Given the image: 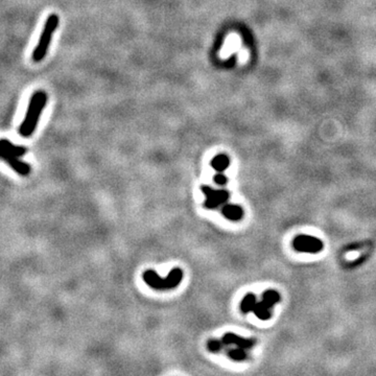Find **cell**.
<instances>
[{"mask_svg":"<svg viewBox=\"0 0 376 376\" xmlns=\"http://www.w3.org/2000/svg\"><path fill=\"white\" fill-rule=\"evenodd\" d=\"M143 278L146 284L157 291H166L176 289L183 279V271L180 268L172 269L166 278H161L153 270H148L144 273Z\"/></svg>","mask_w":376,"mask_h":376,"instance_id":"cell-2","label":"cell"},{"mask_svg":"<svg viewBox=\"0 0 376 376\" xmlns=\"http://www.w3.org/2000/svg\"><path fill=\"white\" fill-rule=\"evenodd\" d=\"M46 103L47 94L42 90L36 91L31 96L27 112L19 128V133L22 137H29L31 134H34Z\"/></svg>","mask_w":376,"mask_h":376,"instance_id":"cell-1","label":"cell"},{"mask_svg":"<svg viewBox=\"0 0 376 376\" xmlns=\"http://www.w3.org/2000/svg\"><path fill=\"white\" fill-rule=\"evenodd\" d=\"M223 215L232 222H239L244 216V209L239 205H233V204H226L222 208Z\"/></svg>","mask_w":376,"mask_h":376,"instance_id":"cell-8","label":"cell"},{"mask_svg":"<svg viewBox=\"0 0 376 376\" xmlns=\"http://www.w3.org/2000/svg\"><path fill=\"white\" fill-rule=\"evenodd\" d=\"M213 180L219 186H224L228 183V178L223 174V172H217V174L214 176Z\"/></svg>","mask_w":376,"mask_h":376,"instance_id":"cell-16","label":"cell"},{"mask_svg":"<svg viewBox=\"0 0 376 376\" xmlns=\"http://www.w3.org/2000/svg\"><path fill=\"white\" fill-rule=\"evenodd\" d=\"M229 165H230V159H229V157L225 154H219L215 156L211 161V166L217 172L225 171L229 167Z\"/></svg>","mask_w":376,"mask_h":376,"instance_id":"cell-10","label":"cell"},{"mask_svg":"<svg viewBox=\"0 0 376 376\" xmlns=\"http://www.w3.org/2000/svg\"><path fill=\"white\" fill-rule=\"evenodd\" d=\"M0 149L7 151L8 153L16 156V157H22L27 153V149L24 147H18L13 145L10 140L8 139H0Z\"/></svg>","mask_w":376,"mask_h":376,"instance_id":"cell-9","label":"cell"},{"mask_svg":"<svg viewBox=\"0 0 376 376\" xmlns=\"http://www.w3.org/2000/svg\"><path fill=\"white\" fill-rule=\"evenodd\" d=\"M223 341H218L215 339L209 340L207 343V349L212 353H217L223 348Z\"/></svg>","mask_w":376,"mask_h":376,"instance_id":"cell-15","label":"cell"},{"mask_svg":"<svg viewBox=\"0 0 376 376\" xmlns=\"http://www.w3.org/2000/svg\"><path fill=\"white\" fill-rule=\"evenodd\" d=\"M222 341H223L224 345H235V346H238V347L243 348V349H246V350L252 348L256 343L255 340L245 339V338H242V337L235 335L233 333L226 334L223 337Z\"/></svg>","mask_w":376,"mask_h":376,"instance_id":"cell-7","label":"cell"},{"mask_svg":"<svg viewBox=\"0 0 376 376\" xmlns=\"http://www.w3.org/2000/svg\"><path fill=\"white\" fill-rule=\"evenodd\" d=\"M228 356L235 362H243L248 358V354L246 352V349L243 348H237V349H230L228 350Z\"/></svg>","mask_w":376,"mask_h":376,"instance_id":"cell-14","label":"cell"},{"mask_svg":"<svg viewBox=\"0 0 376 376\" xmlns=\"http://www.w3.org/2000/svg\"><path fill=\"white\" fill-rule=\"evenodd\" d=\"M59 22H60V19L56 14L49 16V18H47L45 22L42 34L40 36L38 45L36 46V49L33 53V60L35 62L37 63L41 62L45 58L47 51H49V47L53 39V36L55 34L56 29L59 26Z\"/></svg>","mask_w":376,"mask_h":376,"instance_id":"cell-3","label":"cell"},{"mask_svg":"<svg viewBox=\"0 0 376 376\" xmlns=\"http://www.w3.org/2000/svg\"><path fill=\"white\" fill-rule=\"evenodd\" d=\"M280 301V295L278 292L274 290H268L262 294V302L272 308L274 305H276Z\"/></svg>","mask_w":376,"mask_h":376,"instance_id":"cell-13","label":"cell"},{"mask_svg":"<svg viewBox=\"0 0 376 376\" xmlns=\"http://www.w3.org/2000/svg\"><path fill=\"white\" fill-rule=\"evenodd\" d=\"M293 248L297 252L317 254L323 250L324 245L321 240L310 235H298L293 241Z\"/></svg>","mask_w":376,"mask_h":376,"instance_id":"cell-4","label":"cell"},{"mask_svg":"<svg viewBox=\"0 0 376 376\" xmlns=\"http://www.w3.org/2000/svg\"><path fill=\"white\" fill-rule=\"evenodd\" d=\"M256 303H257L256 296L254 294H252V293L247 294L244 297V299L242 300L241 310L243 311V313H249L251 311H253Z\"/></svg>","mask_w":376,"mask_h":376,"instance_id":"cell-11","label":"cell"},{"mask_svg":"<svg viewBox=\"0 0 376 376\" xmlns=\"http://www.w3.org/2000/svg\"><path fill=\"white\" fill-rule=\"evenodd\" d=\"M202 193L206 196L205 201V207L208 209H215L219 207L223 204H226L229 200L230 194L226 190H219L214 191L213 188L207 185H203L201 187Z\"/></svg>","mask_w":376,"mask_h":376,"instance_id":"cell-5","label":"cell"},{"mask_svg":"<svg viewBox=\"0 0 376 376\" xmlns=\"http://www.w3.org/2000/svg\"><path fill=\"white\" fill-rule=\"evenodd\" d=\"M0 159L6 161L17 174L21 176H28L31 170L30 165L26 162H23L18 159V157H16L7 151L0 149Z\"/></svg>","mask_w":376,"mask_h":376,"instance_id":"cell-6","label":"cell"},{"mask_svg":"<svg viewBox=\"0 0 376 376\" xmlns=\"http://www.w3.org/2000/svg\"><path fill=\"white\" fill-rule=\"evenodd\" d=\"M271 309L269 306H266L262 301L261 302H257L254 309H253V312L254 315L259 319V320H262V321H266L269 320L271 318Z\"/></svg>","mask_w":376,"mask_h":376,"instance_id":"cell-12","label":"cell"}]
</instances>
